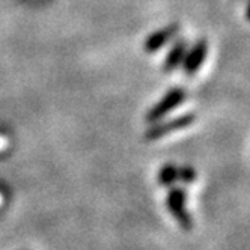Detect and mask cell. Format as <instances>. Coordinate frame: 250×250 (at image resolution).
Instances as JSON below:
<instances>
[{
	"label": "cell",
	"instance_id": "1",
	"mask_svg": "<svg viewBox=\"0 0 250 250\" xmlns=\"http://www.w3.org/2000/svg\"><path fill=\"white\" fill-rule=\"evenodd\" d=\"M187 98V92L183 87H173L160 100L146 115L148 122H158L162 121L169 112L175 110L178 105H181Z\"/></svg>",
	"mask_w": 250,
	"mask_h": 250
},
{
	"label": "cell",
	"instance_id": "2",
	"mask_svg": "<svg viewBox=\"0 0 250 250\" xmlns=\"http://www.w3.org/2000/svg\"><path fill=\"white\" fill-rule=\"evenodd\" d=\"M186 198L187 194L183 188H172L167 194V199H166V205L167 209L172 216L175 217V220L180 223V226L186 230L193 228V219L188 214L187 208H186Z\"/></svg>",
	"mask_w": 250,
	"mask_h": 250
},
{
	"label": "cell",
	"instance_id": "3",
	"mask_svg": "<svg viewBox=\"0 0 250 250\" xmlns=\"http://www.w3.org/2000/svg\"><path fill=\"white\" fill-rule=\"evenodd\" d=\"M196 121V115L188 112V113H184L181 116H176L170 121H165V122H160V124H155L152 127L146 131V139L148 140H157L160 137H163L166 134H170V133H175V131H180V130H184L187 127H190L191 124H194Z\"/></svg>",
	"mask_w": 250,
	"mask_h": 250
},
{
	"label": "cell",
	"instance_id": "4",
	"mask_svg": "<svg viewBox=\"0 0 250 250\" xmlns=\"http://www.w3.org/2000/svg\"><path fill=\"white\" fill-rule=\"evenodd\" d=\"M207 56H208V42L204 38L198 40L190 48H187L184 61L181 63L184 74L193 76V74L198 73L202 66V63L205 62Z\"/></svg>",
	"mask_w": 250,
	"mask_h": 250
},
{
	"label": "cell",
	"instance_id": "5",
	"mask_svg": "<svg viewBox=\"0 0 250 250\" xmlns=\"http://www.w3.org/2000/svg\"><path fill=\"white\" fill-rule=\"evenodd\" d=\"M178 30H180V24H169L163 29H160L157 32H154L152 35L146 38L145 41V50L149 51V53H154L160 48H163L170 40H173L176 35H178Z\"/></svg>",
	"mask_w": 250,
	"mask_h": 250
},
{
	"label": "cell",
	"instance_id": "6",
	"mask_svg": "<svg viewBox=\"0 0 250 250\" xmlns=\"http://www.w3.org/2000/svg\"><path fill=\"white\" fill-rule=\"evenodd\" d=\"M187 48H188V44H187V40H178L172 44L167 56L165 59V71H173L176 68H180L183 61H184V56L187 53Z\"/></svg>",
	"mask_w": 250,
	"mask_h": 250
},
{
	"label": "cell",
	"instance_id": "7",
	"mask_svg": "<svg viewBox=\"0 0 250 250\" xmlns=\"http://www.w3.org/2000/svg\"><path fill=\"white\" fill-rule=\"evenodd\" d=\"M176 181H180L178 167L175 165H165L162 167V170L158 172V183L162 186H165V187H170Z\"/></svg>",
	"mask_w": 250,
	"mask_h": 250
},
{
	"label": "cell",
	"instance_id": "8",
	"mask_svg": "<svg viewBox=\"0 0 250 250\" xmlns=\"http://www.w3.org/2000/svg\"><path fill=\"white\" fill-rule=\"evenodd\" d=\"M178 175H180V181L190 184L196 180V170L191 166H183L178 167Z\"/></svg>",
	"mask_w": 250,
	"mask_h": 250
},
{
	"label": "cell",
	"instance_id": "9",
	"mask_svg": "<svg viewBox=\"0 0 250 250\" xmlns=\"http://www.w3.org/2000/svg\"><path fill=\"white\" fill-rule=\"evenodd\" d=\"M246 19L250 21V2H249V5H247V8H246Z\"/></svg>",
	"mask_w": 250,
	"mask_h": 250
}]
</instances>
